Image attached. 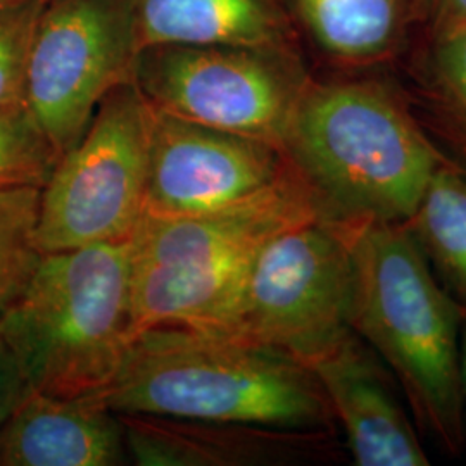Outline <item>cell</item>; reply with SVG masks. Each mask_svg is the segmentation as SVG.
Wrapping results in <instances>:
<instances>
[{
  "label": "cell",
  "mask_w": 466,
  "mask_h": 466,
  "mask_svg": "<svg viewBox=\"0 0 466 466\" xmlns=\"http://www.w3.org/2000/svg\"><path fill=\"white\" fill-rule=\"evenodd\" d=\"M282 152L325 213L350 223H408L451 161L408 107L373 82L309 80Z\"/></svg>",
  "instance_id": "3"
},
{
  "label": "cell",
  "mask_w": 466,
  "mask_h": 466,
  "mask_svg": "<svg viewBox=\"0 0 466 466\" xmlns=\"http://www.w3.org/2000/svg\"><path fill=\"white\" fill-rule=\"evenodd\" d=\"M134 82L156 109L282 150L309 78L289 49L163 44L138 50Z\"/></svg>",
  "instance_id": "8"
},
{
  "label": "cell",
  "mask_w": 466,
  "mask_h": 466,
  "mask_svg": "<svg viewBox=\"0 0 466 466\" xmlns=\"http://www.w3.org/2000/svg\"><path fill=\"white\" fill-rule=\"evenodd\" d=\"M134 0H46L26 71V106L59 156L102 99L134 80Z\"/></svg>",
  "instance_id": "9"
},
{
  "label": "cell",
  "mask_w": 466,
  "mask_h": 466,
  "mask_svg": "<svg viewBox=\"0 0 466 466\" xmlns=\"http://www.w3.org/2000/svg\"><path fill=\"white\" fill-rule=\"evenodd\" d=\"M127 460L123 421L102 398L30 390L0 427V466H117Z\"/></svg>",
  "instance_id": "13"
},
{
  "label": "cell",
  "mask_w": 466,
  "mask_h": 466,
  "mask_svg": "<svg viewBox=\"0 0 466 466\" xmlns=\"http://www.w3.org/2000/svg\"><path fill=\"white\" fill-rule=\"evenodd\" d=\"M46 0L0 5V107L26 106V71Z\"/></svg>",
  "instance_id": "19"
},
{
  "label": "cell",
  "mask_w": 466,
  "mask_h": 466,
  "mask_svg": "<svg viewBox=\"0 0 466 466\" xmlns=\"http://www.w3.org/2000/svg\"><path fill=\"white\" fill-rule=\"evenodd\" d=\"M152 104L132 82L99 104L40 196L35 242L42 254L128 240L146 213Z\"/></svg>",
  "instance_id": "7"
},
{
  "label": "cell",
  "mask_w": 466,
  "mask_h": 466,
  "mask_svg": "<svg viewBox=\"0 0 466 466\" xmlns=\"http://www.w3.org/2000/svg\"><path fill=\"white\" fill-rule=\"evenodd\" d=\"M42 188H0V268L34 269L42 252L35 242Z\"/></svg>",
  "instance_id": "20"
},
{
  "label": "cell",
  "mask_w": 466,
  "mask_h": 466,
  "mask_svg": "<svg viewBox=\"0 0 466 466\" xmlns=\"http://www.w3.org/2000/svg\"><path fill=\"white\" fill-rule=\"evenodd\" d=\"M11 2H19V0H0V5H4V4H11Z\"/></svg>",
  "instance_id": "25"
},
{
  "label": "cell",
  "mask_w": 466,
  "mask_h": 466,
  "mask_svg": "<svg viewBox=\"0 0 466 466\" xmlns=\"http://www.w3.org/2000/svg\"><path fill=\"white\" fill-rule=\"evenodd\" d=\"M418 15L433 36H444L466 26V0H417Z\"/></svg>",
  "instance_id": "22"
},
{
  "label": "cell",
  "mask_w": 466,
  "mask_h": 466,
  "mask_svg": "<svg viewBox=\"0 0 466 466\" xmlns=\"http://www.w3.org/2000/svg\"><path fill=\"white\" fill-rule=\"evenodd\" d=\"M30 390L15 350L0 333V427L16 411Z\"/></svg>",
  "instance_id": "21"
},
{
  "label": "cell",
  "mask_w": 466,
  "mask_h": 466,
  "mask_svg": "<svg viewBox=\"0 0 466 466\" xmlns=\"http://www.w3.org/2000/svg\"><path fill=\"white\" fill-rule=\"evenodd\" d=\"M290 167L268 142L218 130L152 106L146 215L198 217L238 206Z\"/></svg>",
  "instance_id": "10"
},
{
  "label": "cell",
  "mask_w": 466,
  "mask_h": 466,
  "mask_svg": "<svg viewBox=\"0 0 466 466\" xmlns=\"http://www.w3.org/2000/svg\"><path fill=\"white\" fill-rule=\"evenodd\" d=\"M0 333L32 390L102 398L134 337L130 242L42 254Z\"/></svg>",
  "instance_id": "5"
},
{
  "label": "cell",
  "mask_w": 466,
  "mask_h": 466,
  "mask_svg": "<svg viewBox=\"0 0 466 466\" xmlns=\"http://www.w3.org/2000/svg\"><path fill=\"white\" fill-rule=\"evenodd\" d=\"M135 40L149 46L289 49L277 0H134Z\"/></svg>",
  "instance_id": "14"
},
{
  "label": "cell",
  "mask_w": 466,
  "mask_h": 466,
  "mask_svg": "<svg viewBox=\"0 0 466 466\" xmlns=\"http://www.w3.org/2000/svg\"><path fill=\"white\" fill-rule=\"evenodd\" d=\"M460 380H461V396L466 415V313L461 327V339H460Z\"/></svg>",
  "instance_id": "24"
},
{
  "label": "cell",
  "mask_w": 466,
  "mask_h": 466,
  "mask_svg": "<svg viewBox=\"0 0 466 466\" xmlns=\"http://www.w3.org/2000/svg\"><path fill=\"white\" fill-rule=\"evenodd\" d=\"M442 287L466 313V173L441 167L413 217L404 223Z\"/></svg>",
  "instance_id": "15"
},
{
  "label": "cell",
  "mask_w": 466,
  "mask_h": 466,
  "mask_svg": "<svg viewBox=\"0 0 466 466\" xmlns=\"http://www.w3.org/2000/svg\"><path fill=\"white\" fill-rule=\"evenodd\" d=\"M352 263V332L392 373L418 431L446 454L461 456L466 415L460 339L465 309L439 282L404 225L358 223Z\"/></svg>",
  "instance_id": "2"
},
{
  "label": "cell",
  "mask_w": 466,
  "mask_h": 466,
  "mask_svg": "<svg viewBox=\"0 0 466 466\" xmlns=\"http://www.w3.org/2000/svg\"><path fill=\"white\" fill-rule=\"evenodd\" d=\"M318 46L339 61L383 56L400 28V0H296Z\"/></svg>",
  "instance_id": "16"
},
{
  "label": "cell",
  "mask_w": 466,
  "mask_h": 466,
  "mask_svg": "<svg viewBox=\"0 0 466 466\" xmlns=\"http://www.w3.org/2000/svg\"><path fill=\"white\" fill-rule=\"evenodd\" d=\"M321 385L354 465L429 466V456L382 360L352 332L306 363Z\"/></svg>",
  "instance_id": "11"
},
{
  "label": "cell",
  "mask_w": 466,
  "mask_h": 466,
  "mask_svg": "<svg viewBox=\"0 0 466 466\" xmlns=\"http://www.w3.org/2000/svg\"><path fill=\"white\" fill-rule=\"evenodd\" d=\"M59 157L28 106L0 107V188H44Z\"/></svg>",
  "instance_id": "17"
},
{
  "label": "cell",
  "mask_w": 466,
  "mask_h": 466,
  "mask_svg": "<svg viewBox=\"0 0 466 466\" xmlns=\"http://www.w3.org/2000/svg\"><path fill=\"white\" fill-rule=\"evenodd\" d=\"M104 402L117 415L335 433L313 371L282 350L167 325L135 333Z\"/></svg>",
  "instance_id": "1"
},
{
  "label": "cell",
  "mask_w": 466,
  "mask_h": 466,
  "mask_svg": "<svg viewBox=\"0 0 466 466\" xmlns=\"http://www.w3.org/2000/svg\"><path fill=\"white\" fill-rule=\"evenodd\" d=\"M317 217L332 218L292 167L265 192L228 209L198 217L144 213L128 238L134 335L167 325L217 330L268 240Z\"/></svg>",
  "instance_id": "4"
},
{
  "label": "cell",
  "mask_w": 466,
  "mask_h": 466,
  "mask_svg": "<svg viewBox=\"0 0 466 466\" xmlns=\"http://www.w3.org/2000/svg\"><path fill=\"white\" fill-rule=\"evenodd\" d=\"M356 225L309 218L269 238L213 332L282 350L304 365L332 348L350 330Z\"/></svg>",
  "instance_id": "6"
},
{
  "label": "cell",
  "mask_w": 466,
  "mask_h": 466,
  "mask_svg": "<svg viewBox=\"0 0 466 466\" xmlns=\"http://www.w3.org/2000/svg\"><path fill=\"white\" fill-rule=\"evenodd\" d=\"M35 269L25 268H0V319L13 308V304L25 292Z\"/></svg>",
  "instance_id": "23"
},
{
  "label": "cell",
  "mask_w": 466,
  "mask_h": 466,
  "mask_svg": "<svg viewBox=\"0 0 466 466\" xmlns=\"http://www.w3.org/2000/svg\"><path fill=\"white\" fill-rule=\"evenodd\" d=\"M130 461L142 466L259 465L325 458L335 433L119 415Z\"/></svg>",
  "instance_id": "12"
},
{
  "label": "cell",
  "mask_w": 466,
  "mask_h": 466,
  "mask_svg": "<svg viewBox=\"0 0 466 466\" xmlns=\"http://www.w3.org/2000/svg\"><path fill=\"white\" fill-rule=\"evenodd\" d=\"M431 99L437 117L461 152L466 173V26L435 38Z\"/></svg>",
  "instance_id": "18"
}]
</instances>
